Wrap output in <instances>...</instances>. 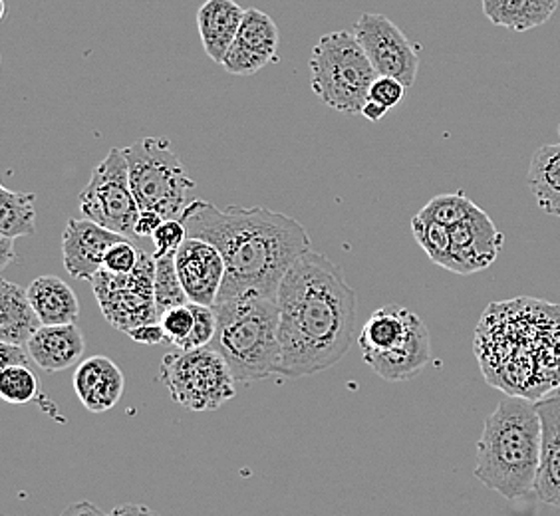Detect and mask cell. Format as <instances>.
<instances>
[{
    "label": "cell",
    "instance_id": "26",
    "mask_svg": "<svg viewBox=\"0 0 560 516\" xmlns=\"http://www.w3.org/2000/svg\"><path fill=\"white\" fill-rule=\"evenodd\" d=\"M237 43L245 44L255 52L269 56L275 62L279 60V56H277L280 43L279 26L267 12L259 11V9L245 11L241 28H238Z\"/></svg>",
    "mask_w": 560,
    "mask_h": 516
},
{
    "label": "cell",
    "instance_id": "18",
    "mask_svg": "<svg viewBox=\"0 0 560 516\" xmlns=\"http://www.w3.org/2000/svg\"><path fill=\"white\" fill-rule=\"evenodd\" d=\"M418 318H420L418 314L398 304L377 308L376 313L368 318L362 332L358 336V344L362 350L364 362L398 350L399 345L408 340Z\"/></svg>",
    "mask_w": 560,
    "mask_h": 516
},
{
    "label": "cell",
    "instance_id": "24",
    "mask_svg": "<svg viewBox=\"0 0 560 516\" xmlns=\"http://www.w3.org/2000/svg\"><path fill=\"white\" fill-rule=\"evenodd\" d=\"M481 4L489 21L513 33L537 28L557 11L540 0H481Z\"/></svg>",
    "mask_w": 560,
    "mask_h": 516
},
{
    "label": "cell",
    "instance_id": "37",
    "mask_svg": "<svg viewBox=\"0 0 560 516\" xmlns=\"http://www.w3.org/2000/svg\"><path fill=\"white\" fill-rule=\"evenodd\" d=\"M133 342H140V344L158 345L167 342V336L163 332V326L158 322L143 324L138 326L128 332Z\"/></svg>",
    "mask_w": 560,
    "mask_h": 516
},
{
    "label": "cell",
    "instance_id": "6",
    "mask_svg": "<svg viewBox=\"0 0 560 516\" xmlns=\"http://www.w3.org/2000/svg\"><path fill=\"white\" fill-rule=\"evenodd\" d=\"M313 92L328 108L345 116L360 114L370 99L376 68L358 43L354 33L338 31L323 36L311 56Z\"/></svg>",
    "mask_w": 560,
    "mask_h": 516
},
{
    "label": "cell",
    "instance_id": "38",
    "mask_svg": "<svg viewBox=\"0 0 560 516\" xmlns=\"http://www.w3.org/2000/svg\"><path fill=\"white\" fill-rule=\"evenodd\" d=\"M31 360L33 357L28 354L26 345L0 342V367L28 366Z\"/></svg>",
    "mask_w": 560,
    "mask_h": 516
},
{
    "label": "cell",
    "instance_id": "9",
    "mask_svg": "<svg viewBox=\"0 0 560 516\" xmlns=\"http://www.w3.org/2000/svg\"><path fill=\"white\" fill-rule=\"evenodd\" d=\"M82 215L124 237H136L140 204L131 191L130 169L126 153L119 148L92 169V177L78 197Z\"/></svg>",
    "mask_w": 560,
    "mask_h": 516
},
{
    "label": "cell",
    "instance_id": "22",
    "mask_svg": "<svg viewBox=\"0 0 560 516\" xmlns=\"http://www.w3.org/2000/svg\"><path fill=\"white\" fill-rule=\"evenodd\" d=\"M26 292L43 326L74 324L80 314V302L74 291L58 277H38Z\"/></svg>",
    "mask_w": 560,
    "mask_h": 516
},
{
    "label": "cell",
    "instance_id": "13",
    "mask_svg": "<svg viewBox=\"0 0 560 516\" xmlns=\"http://www.w3.org/2000/svg\"><path fill=\"white\" fill-rule=\"evenodd\" d=\"M175 267L189 301L203 306H215L225 282L223 255L211 243L187 237L175 253Z\"/></svg>",
    "mask_w": 560,
    "mask_h": 516
},
{
    "label": "cell",
    "instance_id": "20",
    "mask_svg": "<svg viewBox=\"0 0 560 516\" xmlns=\"http://www.w3.org/2000/svg\"><path fill=\"white\" fill-rule=\"evenodd\" d=\"M430 330L425 322L418 318L411 328L408 340L399 345L398 350H394L392 354L372 357V360H368L366 364L386 382H404V379L418 376L421 370L430 364Z\"/></svg>",
    "mask_w": 560,
    "mask_h": 516
},
{
    "label": "cell",
    "instance_id": "36",
    "mask_svg": "<svg viewBox=\"0 0 560 516\" xmlns=\"http://www.w3.org/2000/svg\"><path fill=\"white\" fill-rule=\"evenodd\" d=\"M404 96H406V86L396 78H388V75H377L370 87V99L388 109L396 108Z\"/></svg>",
    "mask_w": 560,
    "mask_h": 516
},
{
    "label": "cell",
    "instance_id": "43",
    "mask_svg": "<svg viewBox=\"0 0 560 516\" xmlns=\"http://www.w3.org/2000/svg\"><path fill=\"white\" fill-rule=\"evenodd\" d=\"M386 114H388V108L382 106V104H377L374 99H368L366 104H364V108L360 112V116H364V118L370 119V121H380V119L386 118Z\"/></svg>",
    "mask_w": 560,
    "mask_h": 516
},
{
    "label": "cell",
    "instance_id": "5",
    "mask_svg": "<svg viewBox=\"0 0 560 516\" xmlns=\"http://www.w3.org/2000/svg\"><path fill=\"white\" fill-rule=\"evenodd\" d=\"M217 332L211 348L225 357L238 384L279 374V302L270 296H243L217 302Z\"/></svg>",
    "mask_w": 560,
    "mask_h": 516
},
{
    "label": "cell",
    "instance_id": "25",
    "mask_svg": "<svg viewBox=\"0 0 560 516\" xmlns=\"http://www.w3.org/2000/svg\"><path fill=\"white\" fill-rule=\"evenodd\" d=\"M36 195L0 187V235L33 237L36 233Z\"/></svg>",
    "mask_w": 560,
    "mask_h": 516
},
{
    "label": "cell",
    "instance_id": "28",
    "mask_svg": "<svg viewBox=\"0 0 560 516\" xmlns=\"http://www.w3.org/2000/svg\"><path fill=\"white\" fill-rule=\"evenodd\" d=\"M153 291H155V306L158 314L162 316L170 308L189 304V296L185 292L182 279L177 274L175 267V255L167 257H155V282H153Z\"/></svg>",
    "mask_w": 560,
    "mask_h": 516
},
{
    "label": "cell",
    "instance_id": "33",
    "mask_svg": "<svg viewBox=\"0 0 560 516\" xmlns=\"http://www.w3.org/2000/svg\"><path fill=\"white\" fill-rule=\"evenodd\" d=\"M194 304V302H191ZM195 324L189 338L177 350H197L213 342L217 332V314L213 306L194 304Z\"/></svg>",
    "mask_w": 560,
    "mask_h": 516
},
{
    "label": "cell",
    "instance_id": "27",
    "mask_svg": "<svg viewBox=\"0 0 560 516\" xmlns=\"http://www.w3.org/2000/svg\"><path fill=\"white\" fill-rule=\"evenodd\" d=\"M411 233L425 255L445 270L452 269V233L450 226L435 223L425 216L411 219Z\"/></svg>",
    "mask_w": 560,
    "mask_h": 516
},
{
    "label": "cell",
    "instance_id": "2",
    "mask_svg": "<svg viewBox=\"0 0 560 516\" xmlns=\"http://www.w3.org/2000/svg\"><path fill=\"white\" fill-rule=\"evenodd\" d=\"M182 221L189 237L211 243L223 255L226 274L217 302L243 296L277 298L284 274L311 250V237L302 223L267 207L221 209L194 199Z\"/></svg>",
    "mask_w": 560,
    "mask_h": 516
},
{
    "label": "cell",
    "instance_id": "12",
    "mask_svg": "<svg viewBox=\"0 0 560 516\" xmlns=\"http://www.w3.org/2000/svg\"><path fill=\"white\" fill-rule=\"evenodd\" d=\"M452 233V269L455 274H474L486 270L501 255L505 237L493 219L481 207L464 221L450 226Z\"/></svg>",
    "mask_w": 560,
    "mask_h": 516
},
{
    "label": "cell",
    "instance_id": "17",
    "mask_svg": "<svg viewBox=\"0 0 560 516\" xmlns=\"http://www.w3.org/2000/svg\"><path fill=\"white\" fill-rule=\"evenodd\" d=\"M34 364L44 372H65L75 366L86 350L84 333L75 324L40 326L26 344Z\"/></svg>",
    "mask_w": 560,
    "mask_h": 516
},
{
    "label": "cell",
    "instance_id": "15",
    "mask_svg": "<svg viewBox=\"0 0 560 516\" xmlns=\"http://www.w3.org/2000/svg\"><path fill=\"white\" fill-rule=\"evenodd\" d=\"M124 387L126 377L106 355H92L75 367V396L92 413H104L116 408L124 396Z\"/></svg>",
    "mask_w": 560,
    "mask_h": 516
},
{
    "label": "cell",
    "instance_id": "3",
    "mask_svg": "<svg viewBox=\"0 0 560 516\" xmlns=\"http://www.w3.org/2000/svg\"><path fill=\"white\" fill-rule=\"evenodd\" d=\"M474 352L489 386L539 401L560 389V306L539 298L493 302L475 328Z\"/></svg>",
    "mask_w": 560,
    "mask_h": 516
},
{
    "label": "cell",
    "instance_id": "32",
    "mask_svg": "<svg viewBox=\"0 0 560 516\" xmlns=\"http://www.w3.org/2000/svg\"><path fill=\"white\" fill-rule=\"evenodd\" d=\"M275 62L269 56L260 55L247 48L245 44L233 43V46L229 48L225 60H223V68H225L229 74L235 75H253L260 72L265 66Z\"/></svg>",
    "mask_w": 560,
    "mask_h": 516
},
{
    "label": "cell",
    "instance_id": "16",
    "mask_svg": "<svg viewBox=\"0 0 560 516\" xmlns=\"http://www.w3.org/2000/svg\"><path fill=\"white\" fill-rule=\"evenodd\" d=\"M535 403L542 423V459L535 495L540 503L560 506V389Z\"/></svg>",
    "mask_w": 560,
    "mask_h": 516
},
{
    "label": "cell",
    "instance_id": "14",
    "mask_svg": "<svg viewBox=\"0 0 560 516\" xmlns=\"http://www.w3.org/2000/svg\"><path fill=\"white\" fill-rule=\"evenodd\" d=\"M119 241H126V237L90 219H70L62 235V260L68 274L92 282L104 269L109 248Z\"/></svg>",
    "mask_w": 560,
    "mask_h": 516
},
{
    "label": "cell",
    "instance_id": "21",
    "mask_svg": "<svg viewBox=\"0 0 560 516\" xmlns=\"http://www.w3.org/2000/svg\"><path fill=\"white\" fill-rule=\"evenodd\" d=\"M43 326L28 292L19 284L0 282V342L26 345Z\"/></svg>",
    "mask_w": 560,
    "mask_h": 516
},
{
    "label": "cell",
    "instance_id": "29",
    "mask_svg": "<svg viewBox=\"0 0 560 516\" xmlns=\"http://www.w3.org/2000/svg\"><path fill=\"white\" fill-rule=\"evenodd\" d=\"M0 396L7 403L24 406L38 396V379L28 366L2 367L0 372Z\"/></svg>",
    "mask_w": 560,
    "mask_h": 516
},
{
    "label": "cell",
    "instance_id": "1",
    "mask_svg": "<svg viewBox=\"0 0 560 516\" xmlns=\"http://www.w3.org/2000/svg\"><path fill=\"white\" fill-rule=\"evenodd\" d=\"M279 302V376L306 377L336 366L355 332L358 294L335 260L308 250L277 292Z\"/></svg>",
    "mask_w": 560,
    "mask_h": 516
},
{
    "label": "cell",
    "instance_id": "34",
    "mask_svg": "<svg viewBox=\"0 0 560 516\" xmlns=\"http://www.w3.org/2000/svg\"><path fill=\"white\" fill-rule=\"evenodd\" d=\"M187 237H189V233H187V226H185L182 219H167V221H163L162 226L151 237L153 245H155V255L153 257L175 255Z\"/></svg>",
    "mask_w": 560,
    "mask_h": 516
},
{
    "label": "cell",
    "instance_id": "23",
    "mask_svg": "<svg viewBox=\"0 0 560 516\" xmlns=\"http://www.w3.org/2000/svg\"><path fill=\"white\" fill-rule=\"evenodd\" d=\"M528 187L547 215L560 216V143L540 145L533 153Z\"/></svg>",
    "mask_w": 560,
    "mask_h": 516
},
{
    "label": "cell",
    "instance_id": "7",
    "mask_svg": "<svg viewBox=\"0 0 560 516\" xmlns=\"http://www.w3.org/2000/svg\"><path fill=\"white\" fill-rule=\"evenodd\" d=\"M130 169L131 191L140 211L150 209L167 219H182L194 201L195 181L185 172L170 141L145 138L124 148Z\"/></svg>",
    "mask_w": 560,
    "mask_h": 516
},
{
    "label": "cell",
    "instance_id": "35",
    "mask_svg": "<svg viewBox=\"0 0 560 516\" xmlns=\"http://www.w3.org/2000/svg\"><path fill=\"white\" fill-rule=\"evenodd\" d=\"M140 253L128 241H119L114 247L109 248L108 255L104 258V269L109 272H131L140 262Z\"/></svg>",
    "mask_w": 560,
    "mask_h": 516
},
{
    "label": "cell",
    "instance_id": "4",
    "mask_svg": "<svg viewBox=\"0 0 560 516\" xmlns=\"http://www.w3.org/2000/svg\"><path fill=\"white\" fill-rule=\"evenodd\" d=\"M542 459V423L537 403L505 396L487 418L477 443L475 477L509 501L535 493Z\"/></svg>",
    "mask_w": 560,
    "mask_h": 516
},
{
    "label": "cell",
    "instance_id": "39",
    "mask_svg": "<svg viewBox=\"0 0 560 516\" xmlns=\"http://www.w3.org/2000/svg\"><path fill=\"white\" fill-rule=\"evenodd\" d=\"M163 221H165V219H163L158 211L143 209V211H140V216H138V223H136V237H153V233L162 226Z\"/></svg>",
    "mask_w": 560,
    "mask_h": 516
},
{
    "label": "cell",
    "instance_id": "30",
    "mask_svg": "<svg viewBox=\"0 0 560 516\" xmlns=\"http://www.w3.org/2000/svg\"><path fill=\"white\" fill-rule=\"evenodd\" d=\"M475 207L477 204L469 197H465L462 191H455V194H443L433 197L418 215L425 216V219H431V221L442 223L445 226H453L455 223L464 221L465 216L471 215Z\"/></svg>",
    "mask_w": 560,
    "mask_h": 516
},
{
    "label": "cell",
    "instance_id": "19",
    "mask_svg": "<svg viewBox=\"0 0 560 516\" xmlns=\"http://www.w3.org/2000/svg\"><path fill=\"white\" fill-rule=\"evenodd\" d=\"M245 11L235 0H206L197 12V28L207 56L223 64L229 48L237 40Z\"/></svg>",
    "mask_w": 560,
    "mask_h": 516
},
{
    "label": "cell",
    "instance_id": "45",
    "mask_svg": "<svg viewBox=\"0 0 560 516\" xmlns=\"http://www.w3.org/2000/svg\"><path fill=\"white\" fill-rule=\"evenodd\" d=\"M559 133H560V124H559Z\"/></svg>",
    "mask_w": 560,
    "mask_h": 516
},
{
    "label": "cell",
    "instance_id": "40",
    "mask_svg": "<svg viewBox=\"0 0 560 516\" xmlns=\"http://www.w3.org/2000/svg\"><path fill=\"white\" fill-rule=\"evenodd\" d=\"M60 516H109L100 508V506L90 503V501H78L65 508V513Z\"/></svg>",
    "mask_w": 560,
    "mask_h": 516
},
{
    "label": "cell",
    "instance_id": "31",
    "mask_svg": "<svg viewBox=\"0 0 560 516\" xmlns=\"http://www.w3.org/2000/svg\"><path fill=\"white\" fill-rule=\"evenodd\" d=\"M160 324L163 326V332L167 336V342L175 345V348H182L185 340L189 338V333L194 330L195 313L194 304H182V306H175L170 308L167 313H163L160 316Z\"/></svg>",
    "mask_w": 560,
    "mask_h": 516
},
{
    "label": "cell",
    "instance_id": "44",
    "mask_svg": "<svg viewBox=\"0 0 560 516\" xmlns=\"http://www.w3.org/2000/svg\"><path fill=\"white\" fill-rule=\"evenodd\" d=\"M540 2H545V4H549L552 9H557L559 7L560 0H540Z\"/></svg>",
    "mask_w": 560,
    "mask_h": 516
},
{
    "label": "cell",
    "instance_id": "10",
    "mask_svg": "<svg viewBox=\"0 0 560 516\" xmlns=\"http://www.w3.org/2000/svg\"><path fill=\"white\" fill-rule=\"evenodd\" d=\"M153 282L155 257L141 250L136 269L121 274L102 269L92 279V289L106 320L119 332L128 333L138 326L160 320Z\"/></svg>",
    "mask_w": 560,
    "mask_h": 516
},
{
    "label": "cell",
    "instance_id": "11",
    "mask_svg": "<svg viewBox=\"0 0 560 516\" xmlns=\"http://www.w3.org/2000/svg\"><path fill=\"white\" fill-rule=\"evenodd\" d=\"M377 75L396 78L406 87L413 86L420 70V56L408 36L384 14L364 12L352 28Z\"/></svg>",
    "mask_w": 560,
    "mask_h": 516
},
{
    "label": "cell",
    "instance_id": "42",
    "mask_svg": "<svg viewBox=\"0 0 560 516\" xmlns=\"http://www.w3.org/2000/svg\"><path fill=\"white\" fill-rule=\"evenodd\" d=\"M12 260H16L14 253V238L0 235V269H7Z\"/></svg>",
    "mask_w": 560,
    "mask_h": 516
},
{
    "label": "cell",
    "instance_id": "8",
    "mask_svg": "<svg viewBox=\"0 0 560 516\" xmlns=\"http://www.w3.org/2000/svg\"><path fill=\"white\" fill-rule=\"evenodd\" d=\"M160 377L173 401L191 411H215L235 398L237 382L225 357L211 345L165 355Z\"/></svg>",
    "mask_w": 560,
    "mask_h": 516
},
{
    "label": "cell",
    "instance_id": "41",
    "mask_svg": "<svg viewBox=\"0 0 560 516\" xmlns=\"http://www.w3.org/2000/svg\"><path fill=\"white\" fill-rule=\"evenodd\" d=\"M109 516H162L158 515L155 511H151L150 506L145 505H133V503H128V505H118L114 511H112V515Z\"/></svg>",
    "mask_w": 560,
    "mask_h": 516
}]
</instances>
